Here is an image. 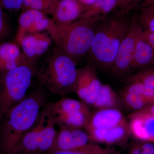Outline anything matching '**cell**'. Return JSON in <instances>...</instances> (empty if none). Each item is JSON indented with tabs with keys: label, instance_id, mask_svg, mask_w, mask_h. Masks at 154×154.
Returning a JSON list of instances; mask_svg holds the SVG:
<instances>
[{
	"label": "cell",
	"instance_id": "6da1fadb",
	"mask_svg": "<svg viewBox=\"0 0 154 154\" xmlns=\"http://www.w3.org/2000/svg\"><path fill=\"white\" fill-rule=\"evenodd\" d=\"M45 100L41 90L36 91L7 111L0 129L1 154H14L22 137L36 122Z\"/></svg>",
	"mask_w": 154,
	"mask_h": 154
},
{
	"label": "cell",
	"instance_id": "7a4b0ae2",
	"mask_svg": "<svg viewBox=\"0 0 154 154\" xmlns=\"http://www.w3.org/2000/svg\"><path fill=\"white\" fill-rule=\"evenodd\" d=\"M76 62L56 47L38 67L34 77L40 85L51 93L63 96L75 93Z\"/></svg>",
	"mask_w": 154,
	"mask_h": 154
},
{
	"label": "cell",
	"instance_id": "3957f363",
	"mask_svg": "<svg viewBox=\"0 0 154 154\" xmlns=\"http://www.w3.org/2000/svg\"><path fill=\"white\" fill-rule=\"evenodd\" d=\"M126 15L116 14L110 18L107 17L98 24L89 52L100 66H113L119 48L131 22Z\"/></svg>",
	"mask_w": 154,
	"mask_h": 154
},
{
	"label": "cell",
	"instance_id": "277c9868",
	"mask_svg": "<svg viewBox=\"0 0 154 154\" xmlns=\"http://www.w3.org/2000/svg\"><path fill=\"white\" fill-rule=\"evenodd\" d=\"M107 17L97 16L73 22L55 42L56 47L76 62L90 51L96 28Z\"/></svg>",
	"mask_w": 154,
	"mask_h": 154
},
{
	"label": "cell",
	"instance_id": "5b68a950",
	"mask_svg": "<svg viewBox=\"0 0 154 154\" xmlns=\"http://www.w3.org/2000/svg\"><path fill=\"white\" fill-rule=\"evenodd\" d=\"M35 66L28 63L17 68L0 72V119L14 105L26 97L32 79Z\"/></svg>",
	"mask_w": 154,
	"mask_h": 154
},
{
	"label": "cell",
	"instance_id": "8992f818",
	"mask_svg": "<svg viewBox=\"0 0 154 154\" xmlns=\"http://www.w3.org/2000/svg\"><path fill=\"white\" fill-rule=\"evenodd\" d=\"M46 105L58 126L85 128L92 113L87 104L72 98L64 97Z\"/></svg>",
	"mask_w": 154,
	"mask_h": 154
},
{
	"label": "cell",
	"instance_id": "52a82bcc",
	"mask_svg": "<svg viewBox=\"0 0 154 154\" xmlns=\"http://www.w3.org/2000/svg\"><path fill=\"white\" fill-rule=\"evenodd\" d=\"M47 14L34 10H24L18 19L19 28L17 33L18 43L23 36L29 33L41 32L47 30L55 41L57 33L53 19H50Z\"/></svg>",
	"mask_w": 154,
	"mask_h": 154
},
{
	"label": "cell",
	"instance_id": "ba28073f",
	"mask_svg": "<svg viewBox=\"0 0 154 154\" xmlns=\"http://www.w3.org/2000/svg\"><path fill=\"white\" fill-rule=\"evenodd\" d=\"M102 85L91 63L77 69L75 93L87 105H93Z\"/></svg>",
	"mask_w": 154,
	"mask_h": 154
},
{
	"label": "cell",
	"instance_id": "9c48e42d",
	"mask_svg": "<svg viewBox=\"0 0 154 154\" xmlns=\"http://www.w3.org/2000/svg\"><path fill=\"white\" fill-rule=\"evenodd\" d=\"M139 26L136 17L133 18L128 31L119 48L114 64L111 67L112 72L114 74L119 75H124L131 69Z\"/></svg>",
	"mask_w": 154,
	"mask_h": 154
},
{
	"label": "cell",
	"instance_id": "30bf717a",
	"mask_svg": "<svg viewBox=\"0 0 154 154\" xmlns=\"http://www.w3.org/2000/svg\"><path fill=\"white\" fill-rule=\"evenodd\" d=\"M84 9L76 0H59L51 15L57 33L55 43L69 26L79 19Z\"/></svg>",
	"mask_w": 154,
	"mask_h": 154
},
{
	"label": "cell",
	"instance_id": "8fae6325",
	"mask_svg": "<svg viewBox=\"0 0 154 154\" xmlns=\"http://www.w3.org/2000/svg\"><path fill=\"white\" fill-rule=\"evenodd\" d=\"M87 132L91 142L108 146H124L131 134L128 122L110 128L91 129Z\"/></svg>",
	"mask_w": 154,
	"mask_h": 154
},
{
	"label": "cell",
	"instance_id": "7c38bea8",
	"mask_svg": "<svg viewBox=\"0 0 154 154\" xmlns=\"http://www.w3.org/2000/svg\"><path fill=\"white\" fill-rule=\"evenodd\" d=\"M51 42V38L47 34L38 32L26 34L18 43L27 61L35 66L36 60L48 50Z\"/></svg>",
	"mask_w": 154,
	"mask_h": 154
},
{
	"label": "cell",
	"instance_id": "4fadbf2b",
	"mask_svg": "<svg viewBox=\"0 0 154 154\" xmlns=\"http://www.w3.org/2000/svg\"><path fill=\"white\" fill-rule=\"evenodd\" d=\"M131 134L137 140L154 143V116L138 110L128 116Z\"/></svg>",
	"mask_w": 154,
	"mask_h": 154
},
{
	"label": "cell",
	"instance_id": "5bb4252c",
	"mask_svg": "<svg viewBox=\"0 0 154 154\" xmlns=\"http://www.w3.org/2000/svg\"><path fill=\"white\" fill-rule=\"evenodd\" d=\"M58 126L59 129L55 143L51 151L71 149L91 143L88 132L81 128Z\"/></svg>",
	"mask_w": 154,
	"mask_h": 154
},
{
	"label": "cell",
	"instance_id": "9a60e30c",
	"mask_svg": "<svg viewBox=\"0 0 154 154\" xmlns=\"http://www.w3.org/2000/svg\"><path fill=\"white\" fill-rule=\"evenodd\" d=\"M44 122L42 108L35 124L21 138L14 154H39Z\"/></svg>",
	"mask_w": 154,
	"mask_h": 154
},
{
	"label": "cell",
	"instance_id": "2e32d148",
	"mask_svg": "<svg viewBox=\"0 0 154 154\" xmlns=\"http://www.w3.org/2000/svg\"><path fill=\"white\" fill-rule=\"evenodd\" d=\"M128 122L119 109L105 108L98 109L91 113L88 123L85 126L86 131L97 128H108Z\"/></svg>",
	"mask_w": 154,
	"mask_h": 154
},
{
	"label": "cell",
	"instance_id": "e0dca14e",
	"mask_svg": "<svg viewBox=\"0 0 154 154\" xmlns=\"http://www.w3.org/2000/svg\"><path fill=\"white\" fill-rule=\"evenodd\" d=\"M154 64L152 50L140 25L138 29L134 54L131 69L144 67Z\"/></svg>",
	"mask_w": 154,
	"mask_h": 154
},
{
	"label": "cell",
	"instance_id": "ac0fdd59",
	"mask_svg": "<svg viewBox=\"0 0 154 154\" xmlns=\"http://www.w3.org/2000/svg\"><path fill=\"white\" fill-rule=\"evenodd\" d=\"M28 63L17 45L11 42L0 44V72L11 70Z\"/></svg>",
	"mask_w": 154,
	"mask_h": 154
},
{
	"label": "cell",
	"instance_id": "d6986e66",
	"mask_svg": "<svg viewBox=\"0 0 154 154\" xmlns=\"http://www.w3.org/2000/svg\"><path fill=\"white\" fill-rule=\"evenodd\" d=\"M92 105L98 109L115 108L119 110L123 106L121 97L107 84H102Z\"/></svg>",
	"mask_w": 154,
	"mask_h": 154
},
{
	"label": "cell",
	"instance_id": "ffe728a7",
	"mask_svg": "<svg viewBox=\"0 0 154 154\" xmlns=\"http://www.w3.org/2000/svg\"><path fill=\"white\" fill-rule=\"evenodd\" d=\"M117 0H96L92 5L85 8L79 19L106 16L115 8Z\"/></svg>",
	"mask_w": 154,
	"mask_h": 154
},
{
	"label": "cell",
	"instance_id": "44dd1931",
	"mask_svg": "<svg viewBox=\"0 0 154 154\" xmlns=\"http://www.w3.org/2000/svg\"><path fill=\"white\" fill-rule=\"evenodd\" d=\"M114 149L103 148L98 144L90 143L82 146L66 150L51 151L46 154H113Z\"/></svg>",
	"mask_w": 154,
	"mask_h": 154
},
{
	"label": "cell",
	"instance_id": "7402d4cb",
	"mask_svg": "<svg viewBox=\"0 0 154 154\" xmlns=\"http://www.w3.org/2000/svg\"><path fill=\"white\" fill-rule=\"evenodd\" d=\"M125 91L137 95L148 106L154 103V89L139 83H130Z\"/></svg>",
	"mask_w": 154,
	"mask_h": 154
},
{
	"label": "cell",
	"instance_id": "603a6c76",
	"mask_svg": "<svg viewBox=\"0 0 154 154\" xmlns=\"http://www.w3.org/2000/svg\"><path fill=\"white\" fill-rule=\"evenodd\" d=\"M136 19L141 27L154 32V6L140 8Z\"/></svg>",
	"mask_w": 154,
	"mask_h": 154
},
{
	"label": "cell",
	"instance_id": "cb8c5ba5",
	"mask_svg": "<svg viewBox=\"0 0 154 154\" xmlns=\"http://www.w3.org/2000/svg\"><path fill=\"white\" fill-rule=\"evenodd\" d=\"M120 97L123 106H125L129 110L136 111L148 106L145 102L136 94L130 93L125 90L122 91Z\"/></svg>",
	"mask_w": 154,
	"mask_h": 154
},
{
	"label": "cell",
	"instance_id": "d4e9b609",
	"mask_svg": "<svg viewBox=\"0 0 154 154\" xmlns=\"http://www.w3.org/2000/svg\"><path fill=\"white\" fill-rule=\"evenodd\" d=\"M129 83H139L154 89V69L143 70L135 74L129 79Z\"/></svg>",
	"mask_w": 154,
	"mask_h": 154
},
{
	"label": "cell",
	"instance_id": "484cf974",
	"mask_svg": "<svg viewBox=\"0 0 154 154\" xmlns=\"http://www.w3.org/2000/svg\"><path fill=\"white\" fill-rule=\"evenodd\" d=\"M128 154H154V143L137 140L131 146Z\"/></svg>",
	"mask_w": 154,
	"mask_h": 154
},
{
	"label": "cell",
	"instance_id": "4316f807",
	"mask_svg": "<svg viewBox=\"0 0 154 154\" xmlns=\"http://www.w3.org/2000/svg\"><path fill=\"white\" fill-rule=\"evenodd\" d=\"M146 0H117L115 8L117 10L116 14L124 15L134 8L140 3L144 2Z\"/></svg>",
	"mask_w": 154,
	"mask_h": 154
},
{
	"label": "cell",
	"instance_id": "83f0119b",
	"mask_svg": "<svg viewBox=\"0 0 154 154\" xmlns=\"http://www.w3.org/2000/svg\"><path fill=\"white\" fill-rule=\"evenodd\" d=\"M4 10L0 7V41L5 38L10 32L8 19Z\"/></svg>",
	"mask_w": 154,
	"mask_h": 154
},
{
	"label": "cell",
	"instance_id": "f1b7e54d",
	"mask_svg": "<svg viewBox=\"0 0 154 154\" xmlns=\"http://www.w3.org/2000/svg\"><path fill=\"white\" fill-rule=\"evenodd\" d=\"M22 8L36 10L48 14L47 8L41 0H22Z\"/></svg>",
	"mask_w": 154,
	"mask_h": 154
},
{
	"label": "cell",
	"instance_id": "f546056e",
	"mask_svg": "<svg viewBox=\"0 0 154 154\" xmlns=\"http://www.w3.org/2000/svg\"><path fill=\"white\" fill-rule=\"evenodd\" d=\"M22 0H0V7L4 10L17 11L22 8Z\"/></svg>",
	"mask_w": 154,
	"mask_h": 154
},
{
	"label": "cell",
	"instance_id": "4dcf8cb0",
	"mask_svg": "<svg viewBox=\"0 0 154 154\" xmlns=\"http://www.w3.org/2000/svg\"><path fill=\"white\" fill-rule=\"evenodd\" d=\"M47 8L48 14L52 15L59 0H41Z\"/></svg>",
	"mask_w": 154,
	"mask_h": 154
},
{
	"label": "cell",
	"instance_id": "1f68e13d",
	"mask_svg": "<svg viewBox=\"0 0 154 154\" xmlns=\"http://www.w3.org/2000/svg\"><path fill=\"white\" fill-rule=\"evenodd\" d=\"M144 33L146 38L152 48L154 59V32L149 30H146Z\"/></svg>",
	"mask_w": 154,
	"mask_h": 154
},
{
	"label": "cell",
	"instance_id": "d6a6232c",
	"mask_svg": "<svg viewBox=\"0 0 154 154\" xmlns=\"http://www.w3.org/2000/svg\"><path fill=\"white\" fill-rule=\"evenodd\" d=\"M84 8L92 5L96 2V0H76Z\"/></svg>",
	"mask_w": 154,
	"mask_h": 154
},
{
	"label": "cell",
	"instance_id": "836d02e7",
	"mask_svg": "<svg viewBox=\"0 0 154 154\" xmlns=\"http://www.w3.org/2000/svg\"><path fill=\"white\" fill-rule=\"evenodd\" d=\"M139 110L142 112H144V113L151 114L154 116V103Z\"/></svg>",
	"mask_w": 154,
	"mask_h": 154
},
{
	"label": "cell",
	"instance_id": "e575fe53",
	"mask_svg": "<svg viewBox=\"0 0 154 154\" xmlns=\"http://www.w3.org/2000/svg\"><path fill=\"white\" fill-rule=\"evenodd\" d=\"M153 6H154V0H146L144 2L141 4L140 5V7L141 8Z\"/></svg>",
	"mask_w": 154,
	"mask_h": 154
},
{
	"label": "cell",
	"instance_id": "d590c367",
	"mask_svg": "<svg viewBox=\"0 0 154 154\" xmlns=\"http://www.w3.org/2000/svg\"><path fill=\"white\" fill-rule=\"evenodd\" d=\"M1 122L2 121H1V119H0V123H1Z\"/></svg>",
	"mask_w": 154,
	"mask_h": 154
},
{
	"label": "cell",
	"instance_id": "8d00e7d4",
	"mask_svg": "<svg viewBox=\"0 0 154 154\" xmlns=\"http://www.w3.org/2000/svg\"></svg>",
	"mask_w": 154,
	"mask_h": 154
}]
</instances>
